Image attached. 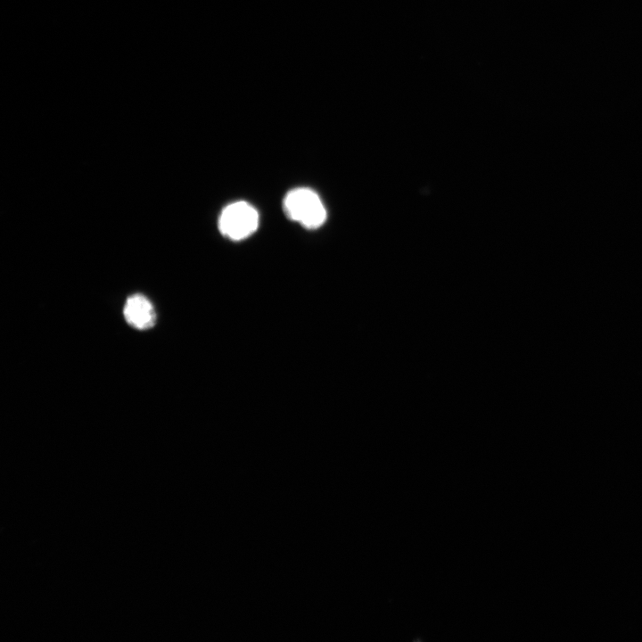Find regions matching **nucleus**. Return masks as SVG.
Listing matches in <instances>:
<instances>
[{"label": "nucleus", "instance_id": "nucleus-2", "mask_svg": "<svg viewBox=\"0 0 642 642\" xmlns=\"http://www.w3.org/2000/svg\"><path fill=\"white\" fill-rule=\"evenodd\" d=\"M259 225L258 211L248 202L239 201L223 209L218 218L220 233L234 241L251 235Z\"/></svg>", "mask_w": 642, "mask_h": 642}, {"label": "nucleus", "instance_id": "nucleus-3", "mask_svg": "<svg viewBox=\"0 0 642 642\" xmlns=\"http://www.w3.org/2000/svg\"><path fill=\"white\" fill-rule=\"evenodd\" d=\"M123 313L128 324L136 329H148L156 323V313L152 304L145 296L139 293L128 298Z\"/></svg>", "mask_w": 642, "mask_h": 642}, {"label": "nucleus", "instance_id": "nucleus-1", "mask_svg": "<svg viewBox=\"0 0 642 642\" xmlns=\"http://www.w3.org/2000/svg\"><path fill=\"white\" fill-rule=\"evenodd\" d=\"M285 215L306 228L316 229L326 218V210L319 196L311 189L295 188L285 195L283 202Z\"/></svg>", "mask_w": 642, "mask_h": 642}]
</instances>
